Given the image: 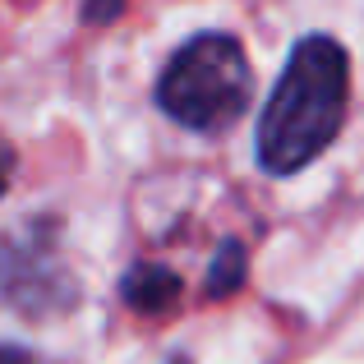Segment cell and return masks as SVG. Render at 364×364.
<instances>
[{"label": "cell", "mask_w": 364, "mask_h": 364, "mask_svg": "<svg viewBox=\"0 0 364 364\" xmlns=\"http://www.w3.org/2000/svg\"><path fill=\"white\" fill-rule=\"evenodd\" d=\"M346 51L323 33L300 37L258 116V166L267 176H295L323 157L346 120Z\"/></svg>", "instance_id": "6da1fadb"}, {"label": "cell", "mask_w": 364, "mask_h": 364, "mask_svg": "<svg viewBox=\"0 0 364 364\" xmlns=\"http://www.w3.org/2000/svg\"><path fill=\"white\" fill-rule=\"evenodd\" d=\"M249 92H254L249 55L231 33H194L157 79L161 111L194 134L231 129L245 116Z\"/></svg>", "instance_id": "7a4b0ae2"}, {"label": "cell", "mask_w": 364, "mask_h": 364, "mask_svg": "<svg viewBox=\"0 0 364 364\" xmlns=\"http://www.w3.org/2000/svg\"><path fill=\"white\" fill-rule=\"evenodd\" d=\"M79 300L70 267L55 254V226L33 222L14 235H0V304L23 318H51Z\"/></svg>", "instance_id": "3957f363"}, {"label": "cell", "mask_w": 364, "mask_h": 364, "mask_svg": "<svg viewBox=\"0 0 364 364\" xmlns=\"http://www.w3.org/2000/svg\"><path fill=\"white\" fill-rule=\"evenodd\" d=\"M120 295H124V304H129L134 314L157 318V314H171L180 304V277L171 272V267H161V263H139V267L124 272Z\"/></svg>", "instance_id": "277c9868"}, {"label": "cell", "mask_w": 364, "mask_h": 364, "mask_svg": "<svg viewBox=\"0 0 364 364\" xmlns=\"http://www.w3.org/2000/svg\"><path fill=\"white\" fill-rule=\"evenodd\" d=\"M249 282V258H245V245L240 240H222L217 245V258L208 267V282H203V295L208 300H231L235 291Z\"/></svg>", "instance_id": "5b68a950"}, {"label": "cell", "mask_w": 364, "mask_h": 364, "mask_svg": "<svg viewBox=\"0 0 364 364\" xmlns=\"http://www.w3.org/2000/svg\"><path fill=\"white\" fill-rule=\"evenodd\" d=\"M0 364H33V355H28V350H9V346H0Z\"/></svg>", "instance_id": "8992f818"}, {"label": "cell", "mask_w": 364, "mask_h": 364, "mask_svg": "<svg viewBox=\"0 0 364 364\" xmlns=\"http://www.w3.org/2000/svg\"><path fill=\"white\" fill-rule=\"evenodd\" d=\"M120 9L116 5H107V9H83V18H116Z\"/></svg>", "instance_id": "52a82bcc"}, {"label": "cell", "mask_w": 364, "mask_h": 364, "mask_svg": "<svg viewBox=\"0 0 364 364\" xmlns=\"http://www.w3.org/2000/svg\"><path fill=\"white\" fill-rule=\"evenodd\" d=\"M5 185H9V157L0 152V194H5Z\"/></svg>", "instance_id": "ba28073f"}, {"label": "cell", "mask_w": 364, "mask_h": 364, "mask_svg": "<svg viewBox=\"0 0 364 364\" xmlns=\"http://www.w3.org/2000/svg\"><path fill=\"white\" fill-rule=\"evenodd\" d=\"M171 364H189V360H171Z\"/></svg>", "instance_id": "9c48e42d"}]
</instances>
